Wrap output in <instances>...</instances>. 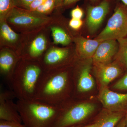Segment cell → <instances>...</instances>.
I'll use <instances>...</instances> for the list:
<instances>
[{
    "mask_svg": "<svg viewBox=\"0 0 127 127\" xmlns=\"http://www.w3.org/2000/svg\"><path fill=\"white\" fill-rule=\"evenodd\" d=\"M70 73L68 67L44 71L37 84L35 99L61 106L70 91Z\"/></svg>",
    "mask_w": 127,
    "mask_h": 127,
    "instance_id": "obj_1",
    "label": "cell"
},
{
    "mask_svg": "<svg viewBox=\"0 0 127 127\" xmlns=\"http://www.w3.org/2000/svg\"><path fill=\"white\" fill-rule=\"evenodd\" d=\"M44 71L38 61L21 58L10 85L18 100L35 99L37 84Z\"/></svg>",
    "mask_w": 127,
    "mask_h": 127,
    "instance_id": "obj_2",
    "label": "cell"
},
{
    "mask_svg": "<svg viewBox=\"0 0 127 127\" xmlns=\"http://www.w3.org/2000/svg\"><path fill=\"white\" fill-rule=\"evenodd\" d=\"M17 110L27 127H52L61 107L36 100H18Z\"/></svg>",
    "mask_w": 127,
    "mask_h": 127,
    "instance_id": "obj_3",
    "label": "cell"
},
{
    "mask_svg": "<svg viewBox=\"0 0 127 127\" xmlns=\"http://www.w3.org/2000/svg\"><path fill=\"white\" fill-rule=\"evenodd\" d=\"M51 19L50 16L15 7L6 21L15 31L20 34H26L46 27Z\"/></svg>",
    "mask_w": 127,
    "mask_h": 127,
    "instance_id": "obj_4",
    "label": "cell"
},
{
    "mask_svg": "<svg viewBox=\"0 0 127 127\" xmlns=\"http://www.w3.org/2000/svg\"><path fill=\"white\" fill-rule=\"evenodd\" d=\"M23 34L22 42L17 54L21 59L39 61L52 44L50 30L46 27Z\"/></svg>",
    "mask_w": 127,
    "mask_h": 127,
    "instance_id": "obj_5",
    "label": "cell"
},
{
    "mask_svg": "<svg viewBox=\"0 0 127 127\" xmlns=\"http://www.w3.org/2000/svg\"><path fill=\"white\" fill-rule=\"evenodd\" d=\"M52 127H71L84 121L95 111V104L89 102L64 104Z\"/></svg>",
    "mask_w": 127,
    "mask_h": 127,
    "instance_id": "obj_6",
    "label": "cell"
},
{
    "mask_svg": "<svg viewBox=\"0 0 127 127\" xmlns=\"http://www.w3.org/2000/svg\"><path fill=\"white\" fill-rule=\"evenodd\" d=\"M127 36V6L119 3L106 27L95 39L100 42L110 39L117 40Z\"/></svg>",
    "mask_w": 127,
    "mask_h": 127,
    "instance_id": "obj_7",
    "label": "cell"
},
{
    "mask_svg": "<svg viewBox=\"0 0 127 127\" xmlns=\"http://www.w3.org/2000/svg\"><path fill=\"white\" fill-rule=\"evenodd\" d=\"M70 46L61 47L52 43L39 61L44 71L67 67L73 58H78L75 46Z\"/></svg>",
    "mask_w": 127,
    "mask_h": 127,
    "instance_id": "obj_8",
    "label": "cell"
},
{
    "mask_svg": "<svg viewBox=\"0 0 127 127\" xmlns=\"http://www.w3.org/2000/svg\"><path fill=\"white\" fill-rule=\"evenodd\" d=\"M54 11L50 15L51 20L47 26L51 31L53 43L64 46L71 45L74 36H72L68 30L70 28L68 22L66 23L61 15V11Z\"/></svg>",
    "mask_w": 127,
    "mask_h": 127,
    "instance_id": "obj_9",
    "label": "cell"
},
{
    "mask_svg": "<svg viewBox=\"0 0 127 127\" xmlns=\"http://www.w3.org/2000/svg\"><path fill=\"white\" fill-rule=\"evenodd\" d=\"M98 98L104 109L113 112H124L127 109V93L114 92L108 87H100Z\"/></svg>",
    "mask_w": 127,
    "mask_h": 127,
    "instance_id": "obj_10",
    "label": "cell"
},
{
    "mask_svg": "<svg viewBox=\"0 0 127 127\" xmlns=\"http://www.w3.org/2000/svg\"><path fill=\"white\" fill-rule=\"evenodd\" d=\"M82 63H77L76 66V82L75 89L77 94L91 91L95 86V81L91 75L92 58L84 60Z\"/></svg>",
    "mask_w": 127,
    "mask_h": 127,
    "instance_id": "obj_11",
    "label": "cell"
},
{
    "mask_svg": "<svg viewBox=\"0 0 127 127\" xmlns=\"http://www.w3.org/2000/svg\"><path fill=\"white\" fill-rule=\"evenodd\" d=\"M16 98L12 90L1 91L0 93V120L22 123L14 98Z\"/></svg>",
    "mask_w": 127,
    "mask_h": 127,
    "instance_id": "obj_12",
    "label": "cell"
},
{
    "mask_svg": "<svg viewBox=\"0 0 127 127\" xmlns=\"http://www.w3.org/2000/svg\"><path fill=\"white\" fill-rule=\"evenodd\" d=\"M20 59L19 55L14 50L8 48H0V74L9 86Z\"/></svg>",
    "mask_w": 127,
    "mask_h": 127,
    "instance_id": "obj_13",
    "label": "cell"
},
{
    "mask_svg": "<svg viewBox=\"0 0 127 127\" xmlns=\"http://www.w3.org/2000/svg\"><path fill=\"white\" fill-rule=\"evenodd\" d=\"M94 71L100 87H108V84L120 76L122 68L119 64L93 63Z\"/></svg>",
    "mask_w": 127,
    "mask_h": 127,
    "instance_id": "obj_14",
    "label": "cell"
},
{
    "mask_svg": "<svg viewBox=\"0 0 127 127\" xmlns=\"http://www.w3.org/2000/svg\"><path fill=\"white\" fill-rule=\"evenodd\" d=\"M110 8L109 1L103 0L96 6H89L87 9V24L91 33L95 32L100 26Z\"/></svg>",
    "mask_w": 127,
    "mask_h": 127,
    "instance_id": "obj_15",
    "label": "cell"
},
{
    "mask_svg": "<svg viewBox=\"0 0 127 127\" xmlns=\"http://www.w3.org/2000/svg\"><path fill=\"white\" fill-rule=\"evenodd\" d=\"M23 37V34L15 31L6 20L0 21V48H8L17 53Z\"/></svg>",
    "mask_w": 127,
    "mask_h": 127,
    "instance_id": "obj_16",
    "label": "cell"
},
{
    "mask_svg": "<svg viewBox=\"0 0 127 127\" xmlns=\"http://www.w3.org/2000/svg\"><path fill=\"white\" fill-rule=\"evenodd\" d=\"M73 42L78 59L84 60L93 58L101 42L95 39H86L77 35H74Z\"/></svg>",
    "mask_w": 127,
    "mask_h": 127,
    "instance_id": "obj_17",
    "label": "cell"
},
{
    "mask_svg": "<svg viewBox=\"0 0 127 127\" xmlns=\"http://www.w3.org/2000/svg\"><path fill=\"white\" fill-rule=\"evenodd\" d=\"M118 48L117 40L110 39L101 42L93 57V63H110L117 54Z\"/></svg>",
    "mask_w": 127,
    "mask_h": 127,
    "instance_id": "obj_18",
    "label": "cell"
},
{
    "mask_svg": "<svg viewBox=\"0 0 127 127\" xmlns=\"http://www.w3.org/2000/svg\"><path fill=\"white\" fill-rule=\"evenodd\" d=\"M124 112H113L104 109L97 120V127H115L124 118Z\"/></svg>",
    "mask_w": 127,
    "mask_h": 127,
    "instance_id": "obj_19",
    "label": "cell"
},
{
    "mask_svg": "<svg viewBox=\"0 0 127 127\" xmlns=\"http://www.w3.org/2000/svg\"><path fill=\"white\" fill-rule=\"evenodd\" d=\"M119 45L118 51L116 58L118 64L127 69V37L117 40Z\"/></svg>",
    "mask_w": 127,
    "mask_h": 127,
    "instance_id": "obj_20",
    "label": "cell"
},
{
    "mask_svg": "<svg viewBox=\"0 0 127 127\" xmlns=\"http://www.w3.org/2000/svg\"><path fill=\"white\" fill-rule=\"evenodd\" d=\"M15 7L14 0H0V21L6 20Z\"/></svg>",
    "mask_w": 127,
    "mask_h": 127,
    "instance_id": "obj_21",
    "label": "cell"
},
{
    "mask_svg": "<svg viewBox=\"0 0 127 127\" xmlns=\"http://www.w3.org/2000/svg\"><path fill=\"white\" fill-rule=\"evenodd\" d=\"M55 9V0H47L44 3L34 11L40 14L50 16Z\"/></svg>",
    "mask_w": 127,
    "mask_h": 127,
    "instance_id": "obj_22",
    "label": "cell"
},
{
    "mask_svg": "<svg viewBox=\"0 0 127 127\" xmlns=\"http://www.w3.org/2000/svg\"><path fill=\"white\" fill-rule=\"evenodd\" d=\"M113 88L116 90H127V73L114 85Z\"/></svg>",
    "mask_w": 127,
    "mask_h": 127,
    "instance_id": "obj_23",
    "label": "cell"
},
{
    "mask_svg": "<svg viewBox=\"0 0 127 127\" xmlns=\"http://www.w3.org/2000/svg\"><path fill=\"white\" fill-rule=\"evenodd\" d=\"M82 21L81 19L71 18L68 21V25L71 30L77 31L81 29L82 26Z\"/></svg>",
    "mask_w": 127,
    "mask_h": 127,
    "instance_id": "obj_24",
    "label": "cell"
},
{
    "mask_svg": "<svg viewBox=\"0 0 127 127\" xmlns=\"http://www.w3.org/2000/svg\"><path fill=\"white\" fill-rule=\"evenodd\" d=\"M15 6L27 10L28 7L34 0H14Z\"/></svg>",
    "mask_w": 127,
    "mask_h": 127,
    "instance_id": "obj_25",
    "label": "cell"
},
{
    "mask_svg": "<svg viewBox=\"0 0 127 127\" xmlns=\"http://www.w3.org/2000/svg\"><path fill=\"white\" fill-rule=\"evenodd\" d=\"M84 15V11L78 5L73 9L71 12V18L81 19Z\"/></svg>",
    "mask_w": 127,
    "mask_h": 127,
    "instance_id": "obj_26",
    "label": "cell"
},
{
    "mask_svg": "<svg viewBox=\"0 0 127 127\" xmlns=\"http://www.w3.org/2000/svg\"><path fill=\"white\" fill-rule=\"evenodd\" d=\"M0 127H27L22 123L0 120Z\"/></svg>",
    "mask_w": 127,
    "mask_h": 127,
    "instance_id": "obj_27",
    "label": "cell"
},
{
    "mask_svg": "<svg viewBox=\"0 0 127 127\" xmlns=\"http://www.w3.org/2000/svg\"><path fill=\"white\" fill-rule=\"evenodd\" d=\"M47 0H34L29 6L28 10L35 11L38 7L43 4Z\"/></svg>",
    "mask_w": 127,
    "mask_h": 127,
    "instance_id": "obj_28",
    "label": "cell"
},
{
    "mask_svg": "<svg viewBox=\"0 0 127 127\" xmlns=\"http://www.w3.org/2000/svg\"><path fill=\"white\" fill-rule=\"evenodd\" d=\"M79 0H63L62 9L66 8L71 6Z\"/></svg>",
    "mask_w": 127,
    "mask_h": 127,
    "instance_id": "obj_29",
    "label": "cell"
},
{
    "mask_svg": "<svg viewBox=\"0 0 127 127\" xmlns=\"http://www.w3.org/2000/svg\"><path fill=\"white\" fill-rule=\"evenodd\" d=\"M63 0H55V11H61L62 6Z\"/></svg>",
    "mask_w": 127,
    "mask_h": 127,
    "instance_id": "obj_30",
    "label": "cell"
},
{
    "mask_svg": "<svg viewBox=\"0 0 127 127\" xmlns=\"http://www.w3.org/2000/svg\"><path fill=\"white\" fill-rule=\"evenodd\" d=\"M126 121L125 118H123L119 122L116 127H126Z\"/></svg>",
    "mask_w": 127,
    "mask_h": 127,
    "instance_id": "obj_31",
    "label": "cell"
},
{
    "mask_svg": "<svg viewBox=\"0 0 127 127\" xmlns=\"http://www.w3.org/2000/svg\"><path fill=\"white\" fill-rule=\"evenodd\" d=\"M98 125V123L97 120L94 123L92 124L87 125L83 127H97Z\"/></svg>",
    "mask_w": 127,
    "mask_h": 127,
    "instance_id": "obj_32",
    "label": "cell"
},
{
    "mask_svg": "<svg viewBox=\"0 0 127 127\" xmlns=\"http://www.w3.org/2000/svg\"><path fill=\"white\" fill-rule=\"evenodd\" d=\"M122 1V2L127 6V0H120Z\"/></svg>",
    "mask_w": 127,
    "mask_h": 127,
    "instance_id": "obj_33",
    "label": "cell"
},
{
    "mask_svg": "<svg viewBox=\"0 0 127 127\" xmlns=\"http://www.w3.org/2000/svg\"><path fill=\"white\" fill-rule=\"evenodd\" d=\"M125 121H126V127H127V115H126V117H125Z\"/></svg>",
    "mask_w": 127,
    "mask_h": 127,
    "instance_id": "obj_34",
    "label": "cell"
},
{
    "mask_svg": "<svg viewBox=\"0 0 127 127\" xmlns=\"http://www.w3.org/2000/svg\"><path fill=\"white\" fill-rule=\"evenodd\" d=\"M99 0H91V2H97V1H98Z\"/></svg>",
    "mask_w": 127,
    "mask_h": 127,
    "instance_id": "obj_35",
    "label": "cell"
},
{
    "mask_svg": "<svg viewBox=\"0 0 127 127\" xmlns=\"http://www.w3.org/2000/svg\"><path fill=\"white\" fill-rule=\"evenodd\" d=\"M77 127L76 126H73V127Z\"/></svg>",
    "mask_w": 127,
    "mask_h": 127,
    "instance_id": "obj_36",
    "label": "cell"
}]
</instances>
